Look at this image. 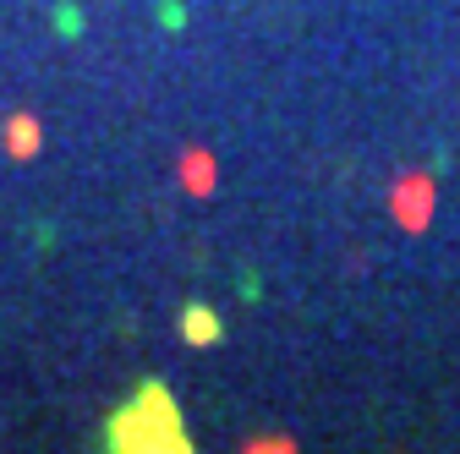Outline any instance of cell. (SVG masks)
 I'll use <instances>...</instances> for the list:
<instances>
[{
    "mask_svg": "<svg viewBox=\"0 0 460 454\" xmlns=\"http://www.w3.org/2000/svg\"><path fill=\"white\" fill-rule=\"evenodd\" d=\"M104 443L110 449H176V454L192 449V438L181 427V411H176V400H170V389L154 383V378L110 416Z\"/></svg>",
    "mask_w": 460,
    "mask_h": 454,
    "instance_id": "6da1fadb",
    "label": "cell"
},
{
    "mask_svg": "<svg viewBox=\"0 0 460 454\" xmlns=\"http://www.w3.org/2000/svg\"><path fill=\"white\" fill-rule=\"evenodd\" d=\"M181 334H187V345H214V339L225 334V323H219V312H214V307L192 301V307L181 312Z\"/></svg>",
    "mask_w": 460,
    "mask_h": 454,
    "instance_id": "7a4b0ae2",
    "label": "cell"
},
{
    "mask_svg": "<svg viewBox=\"0 0 460 454\" xmlns=\"http://www.w3.org/2000/svg\"><path fill=\"white\" fill-rule=\"evenodd\" d=\"M17 148H39V132H33V121H17Z\"/></svg>",
    "mask_w": 460,
    "mask_h": 454,
    "instance_id": "3957f363",
    "label": "cell"
}]
</instances>
